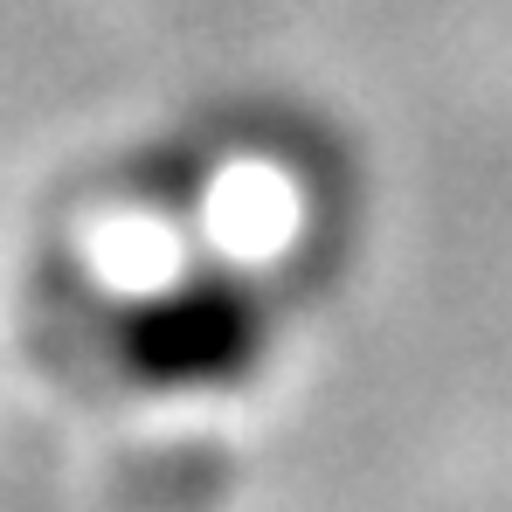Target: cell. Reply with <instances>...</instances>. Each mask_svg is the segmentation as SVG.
<instances>
[{"label":"cell","instance_id":"1","mask_svg":"<svg viewBox=\"0 0 512 512\" xmlns=\"http://www.w3.org/2000/svg\"><path fill=\"white\" fill-rule=\"evenodd\" d=\"M118 360L160 395H229L270 360V305L236 270H187L118 319Z\"/></svg>","mask_w":512,"mask_h":512}]
</instances>
